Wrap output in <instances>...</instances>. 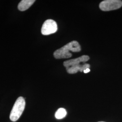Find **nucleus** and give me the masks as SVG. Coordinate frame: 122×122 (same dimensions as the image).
Instances as JSON below:
<instances>
[{
  "instance_id": "8",
  "label": "nucleus",
  "mask_w": 122,
  "mask_h": 122,
  "mask_svg": "<svg viewBox=\"0 0 122 122\" xmlns=\"http://www.w3.org/2000/svg\"><path fill=\"white\" fill-rule=\"evenodd\" d=\"M66 115V111L64 108H60L57 109L55 113V116L57 119H60L64 118Z\"/></svg>"
},
{
  "instance_id": "4",
  "label": "nucleus",
  "mask_w": 122,
  "mask_h": 122,
  "mask_svg": "<svg viewBox=\"0 0 122 122\" xmlns=\"http://www.w3.org/2000/svg\"><path fill=\"white\" fill-rule=\"evenodd\" d=\"M57 30V23L54 20L48 19L44 22L42 27L41 33L43 35H49L55 33Z\"/></svg>"
},
{
  "instance_id": "7",
  "label": "nucleus",
  "mask_w": 122,
  "mask_h": 122,
  "mask_svg": "<svg viewBox=\"0 0 122 122\" xmlns=\"http://www.w3.org/2000/svg\"><path fill=\"white\" fill-rule=\"evenodd\" d=\"M35 0H22L19 3L18 8L20 11H25L29 9L34 3Z\"/></svg>"
},
{
  "instance_id": "2",
  "label": "nucleus",
  "mask_w": 122,
  "mask_h": 122,
  "mask_svg": "<svg viewBox=\"0 0 122 122\" xmlns=\"http://www.w3.org/2000/svg\"><path fill=\"white\" fill-rule=\"evenodd\" d=\"M25 101L23 97H20L16 100L10 113V118L13 122H15L20 118L25 109Z\"/></svg>"
},
{
  "instance_id": "9",
  "label": "nucleus",
  "mask_w": 122,
  "mask_h": 122,
  "mask_svg": "<svg viewBox=\"0 0 122 122\" xmlns=\"http://www.w3.org/2000/svg\"><path fill=\"white\" fill-rule=\"evenodd\" d=\"M90 68H87L86 69V70H85L84 71V72L85 73H87L90 72Z\"/></svg>"
},
{
  "instance_id": "5",
  "label": "nucleus",
  "mask_w": 122,
  "mask_h": 122,
  "mask_svg": "<svg viewBox=\"0 0 122 122\" xmlns=\"http://www.w3.org/2000/svg\"><path fill=\"white\" fill-rule=\"evenodd\" d=\"M90 57L87 55H83L78 58L66 61L63 62V65L66 68H67L71 66L77 65L80 64L81 62H85L88 61Z\"/></svg>"
},
{
  "instance_id": "10",
  "label": "nucleus",
  "mask_w": 122,
  "mask_h": 122,
  "mask_svg": "<svg viewBox=\"0 0 122 122\" xmlns=\"http://www.w3.org/2000/svg\"></svg>"
},
{
  "instance_id": "3",
  "label": "nucleus",
  "mask_w": 122,
  "mask_h": 122,
  "mask_svg": "<svg viewBox=\"0 0 122 122\" xmlns=\"http://www.w3.org/2000/svg\"><path fill=\"white\" fill-rule=\"evenodd\" d=\"M122 6V1L120 0H105L100 4V8L105 11L120 8Z\"/></svg>"
},
{
  "instance_id": "1",
  "label": "nucleus",
  "mask_w": 122,
  "mask_h": 122,
  "mask_svg": "<svg viewBox=\"0 0 122 122\" xmlns=\"http://www.w3.org/2000/svg\"><path fill=\"white\" fill-rule=\"evenodd\" d=\"M81 51V48L78 42L76 41H72L56 50L53 53V55L56 59L68 58L72 56V54L70 51L76 52Z\"/></svg>"
},
{
  "instance_id": "6",
  "label": "nucleus",
  "mask_w": 122,
  "mask_h": 122,
  "mask_svg": "<svg viewBox=\"0 0 122 122\" xmlns=\"http://www.w3.org/2000/svg\"><path fill=\"white\" fill-rule=\"evenodd\" d=\"M90 67V65L87 63H84L83 64H79L77 65L71 66L66 68L67 72L69 74H75L77 73L78 71L81 72L84 71Z\"/></svg>"
}]
</instances>
